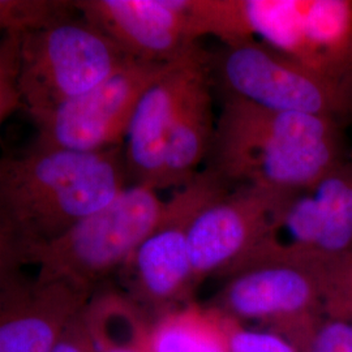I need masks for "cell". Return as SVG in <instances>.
I'll return each instance as SVG.
<instances>
[{"label":"cell","instance_id":"1","mask_svg":"<svg viewBox=\"0 0 352 352\" xmlns=\"http://www.w3.org/2000/svg\"><path fill=\"white\" fill-rule=\"evenodd\" d=\"M131 186L123 146L65 151L30 145L0 158V223L16 261L59 238Z\"/></svg>","mask_w":352,"mask_h":352},{"label":"cell","instance_id":"2","mask_svg":"<svg viewBox=\"0 0 352 352\" xmlns=\"http://www.w3.org/2000/svg\"><path fill=\"white\" fill-rule=\"evenodd\" d=\"M208 167L227 184L291 192L325 175L344 157L340 123L265 109L225 94Z\"/></svg>","mask_w":352,"mask_h":352},{"label":"cell","instance_id":"3","mask_svg":"<svg viewBox=\"0 0 352 352\" xmlns=\"http://www.w3.org/2000/svg\"><path fill=\"white\" fill-rule=\"evenodd\" d=\"M164 206L158 190L131 184L59 238L29 252L24 265L36 266L39 279L93 295L124 267L158 225Z\"/></svg>","mask_w":352,"mask_h":352},{"label":"cell","instance_id":"4","mask_svg":"<svg viewBox=\"0 0 352 352\" xmlns=\"http://www.w3.org/2000/svg\"><path fill=\"white\" fill-rule=\"evenodd\" d=\"M129 59L75 7L19 37L20 107L29 118L52 111L101 84Z\"/></svg>","mask_w":352,"mask_h":352},{"label":"cell","instance_id":"5","mask_svg":"<svg viewBox=\"0 0 352 352\" xmlns=\"http://www.w3.org/2000/svg\"><path fill=\"white\" fill-rule=\"evenodd\" d=\"M231 43H261L315 71L352 77V3L230 0Z\"/></svg>","mask_w":352,"mask_h":352},{"label":"cell","instance_id":"6","mask_svg":"<svg viewBox=\"0 0 352 352\" xmlns=\"http://www.w3.org/2000/svg\"><path fill=\"white\" fill-rule=\"evenodd\" d=\"M213 67L225 94L265 109L340 123L352 116V77L321 74L257 39L225 45Z\"/></svg>","mask_w":352,"mask_h":352},{"label":"cell","instance_id":"7","mask_svg":"<svg viewBox=\"0 0 352 352\" xmlns=\"http://www.w3.org/2000/svg\"><path fill=\"white\" fill-rule=\"evenodd\" d=\"M330 258H273L240 269L227 279L213 308L236 321L260 322L302 352L325 316Z\"/></svg>","mask_w":352,"mask_h":352},{"label":"cell","instance_id":"8","mask_svg":"<svg viewBox=\"0 0 352 352\" xmlns=\"http://www.w3.org/2000/svg\"><path fill=\"white\" fill-rule=\"evenodd\" d=\"M228 188L210 168L166 200L164 214L119 272L123 292L151 320L188 304L197 286L189 252V227L206 202Z\"/></svg>","mask_w":352,"mask_h":352},{"label":"cell","instance_id":"9","mask_svg":"<svg viewBox=\"0 0 352 352\" xmlns=\"http://www.w3.org/2000/svg\"><path fill=\"white\" fill-rule=\"evenodd\" d=\"M171 64L129 59L87 93L30 118L37 131L33 145L85 153L123 146L142 94Z\"/></svg>","mask_w":352,"mask_h":352},{"label":"cell","instance_id":"10","mask_svg":"<svg viewBox=\"0 0 352 352\" xmlns=\"http://www.w3.org/2000/svg\"><path fill=\"white\" fill-rule=\"evenodd\" d=\"M352 252V160L315 183L286 192L250 265L273 258H334ZM243 269V267H241Z\"/></svg>","mask_w":352,"mask_h":352},{"label":"cell","instance_id":"11","mask_svg":"<svg viewBox=\"0 0 352 352\" xmlns=\"http://www.w3.org/2000/svg\"><path fill=\"white\" fill-rule=\"evenodd\" d=\"M286 192L236 186L206 202L189 227L196 285L212 276L230 277L258 252Z\"/></svg>","mask_w":352,"mask_h":352},{"label":"cell","instance_id":"12","mask_svg":"<svg viewBox=\"0 0 352 352\" xmlns=\"http://www.w3.org/2000/svg\"><path fill=\"white\" fill-rule=\"evenodd\" d=\"M76 10L128 58L171 64L197 52L195 0H78Z\"/></svg>","mask_w":352,"mask_h":352},{"label":"cell","instance_id":"13","mask_svg":"<svg viewBox=\"0 0 352 352\" xmlns=\"http://www.w3.org/2000/svg\"><path fill=\"white\" fill-rule=\"evenodd\" d=\"M91 295L13 269L0 277V352H51Z\"/></svg>","mask_w":352,"mask_h":352},{"label":"cell","instance_id":"14","mask_svg":"<svg viewBox=\"0 0 352 352\" xmlns=\"http://www.w3.org/2000/svg\"><path fill=\"white\" fill-rule=\"evenodd\" d=\"M206 67L199 50L171 64L142 94L123 144L131 184L164 189V151L170 128L189 85Z\"/></svg>","mask_w":352,"mask_h":352},{"label":"cell","instance_id":"15","mask_svg":"<svg viewBox=\"0 0 352 352\" xmlns=\"http://www.w3.org/2000/svg\"><path fill=\"white\" fill-rule=\"evenodd\" d=\"M215 120L208 67L195 77L170 128L164 151V189L183 187L209 155Z\"/></svg>","mask_w":352,"mask_h":352},{"label":"cell","instance_id":"16","mask_svg":"<svg viewBox=\"0 0 352 352\" xmlns=\"http://www.w3.org/2000/svg\"><path fill=\"white\" fill-rule=\"evenodd\" d=\"M82 316L94 352H151V318L122 289L103 285Z\"/></svg>","mask_w":352,"mask_h":352},{"label":"cell","instance_id":"17","mask_svg":"<svg viewBox=\"0 0 352 352\" xmlns=\"http://www.w3.org/2000/svg\"><path fill=\"white\" fill-rule=\"evenodd\" d=\"M151 352H228L223 316L188 302L151 320Z\"/></svg>","mask_w":352,"mask_h":352},{"label":"cell","instance_id":"18","mask_svg":"<svg viewBox=\"0 0 352 352\" xmlns=\"http://www.w3.org/2000/svg\"><path fill=\"white\" fill-rule=\"evenodd\" d=\"M74 8V1L0 0V34L21 37Z\"/></svg>","mask_w":352,"mask_h":352},{"label":"cell","instance_id":"19","mask_svg":"<svg viewBox=\"0 0 352 352\" xmlns=\"http://www.w3.org/2000/svg\"><path fill=\"white\" fill-rule=\"evenodd\" d=\"M222 316L228 352H300L291 340L272 329L247 327L228 316Z\"/></svg>","mask_w":352,"mask_h":352},{"label":"cell","instance_id":"20","mask_svg":"<svg viewBox=\"0 0 352 352\" xmlns=\"http://www.w3.org/2000/svg\"><path fill=\"white\" fill-rule=\"evenodd\" d=\"M325 316L352 320V252L327 264Z\"/></svg>","mask_w":352,"mask_h":352},{"label":"cell","instance_id":"21","mask_svg":"<svg viewBox=\"0 0 352 352\" xmlns=\"http://www.w3.org/2000/svg\"><path fill=\"white\" fill-rule=\"evenodd\" d=\"M17 36H0V126L14 110L20 109L17 91Z\"/></svg>","mask_w":352,"mask_h":352},{"label":"cell","instance_id":"22","mask_svg":"<svg viewBox=\"0 0 352 352\" xmlns=\"http://www.w3.org/2000/svg\"><path fill=\"white\" fill-rule=\"evenodd\" d=\"M302 352H352V320L324 316Z\"/></svg>","mask_w":352,"mask_h":352},{"label":"cell","instance_id":"23","mask_svg":"<svg viewBox=\"0 0 352 352\" xmlns=\"http://www.w3.org/2000/svg\"><path fill=\"white\" fill-rule=\"evenodd\" d=\"M82 312L84 309L65 327L51 352H94L89 340Z\"/></svg>","mask_w":352,"mask_h":352},{"label":"cell","instance_id":"24","mask_svg":"<svg viewBox=\"0 0 352 352\" xmlns=\"http://www.w3.org/2000/svg\"><path fill=\"white\" fill-rule=\"evenodd\" d=\"M13 269H24V267L13 257L12 252L10 250L8 241L6 239V235L3 232L1 223H0V277H3L6 273H8Z\"/></svg>","mask_w":352,"mask_h":352},{"label":"cell","instance_id":"25","mask_svg":"<svg viewBox=\"0 0 352 352\" xmlns=\"http://www.w3.org/2000/svg\"><path fill=\"white\" fill-rule=\"evenodd\" d=\"M0 36H1V34H0Z\"/></svg>","mask_w":352,"mask_h":352}]
</instances>
